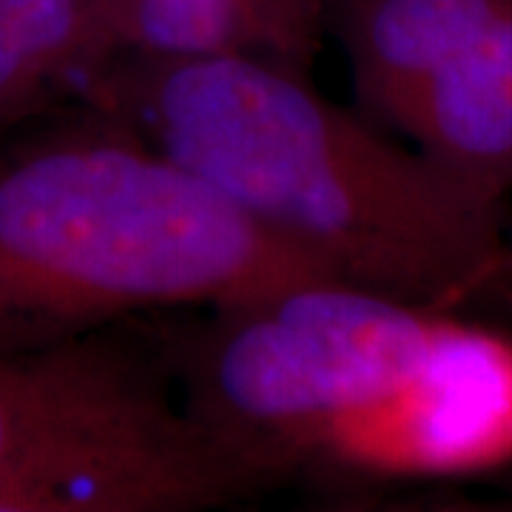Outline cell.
I'll list each match as a JSON object with an SVG mask.
<instances>
[{"mask_svg": "<svg viewBox=\"0 0 512 512\" xmlns=\"http://www.w3.org/2000/svg\"><path fill=\"white\" fill-rule=\"evenodd\" d=\"M328 0H89L86 80L120 55L254 57L308 72Z\"/></svg>", "mask_w": 512, "mask_h": 512, "instance_id": "8992f818", "label": "cell"}, {"mask_svg": "<svg viewBox=\"0 0 512 512\" xmlns=\"http://www.w3.org/2000/svg\"><path fill=\"white\" fill-rule=\"evenodd\" d=\"M393 128L473 197L504 205L512 188V3L410 94Z\"/></svg>", "mask_w": 512, "mask_h": 512, "instance_id": "52a82bcc", "label": "cell"}, {"mask_svg": "<svg viewBox=\"0 0 512 512\" xmlns=\"http://www.w3.org/2000/svg\"><path fill=\"white\" fill-rule=\"evenodd\" d=\"M512 0H328L356 100L393 126L410 94L493 23Z\"/></svg>", "mask_w": 512, "mask_h": 512, "instance_id": "ba28073f", "label": "cell"}, {"mask_svg": "<svg viewBox=\"0 0 512 512\" xmlns=\"http://www.w3.org/2000/svg\"><path fill=\"white\" fill-rule=\"evenodd\" d=\"M311 458L379 478H467L512 464V336L450 313L410 373L316 430Z\"/></svg>", "mask_w": 512, "mask_h": 512, "instance_id": "5b68a950", "label": "cell"}, {"mask_svg": "<svg viewBox=\"0 0 512 512\" xmlns=\"http://www.w3.org/2000/svg\"><path fill=\"white\" fill-rule=\"evenodd\" d=\"M86 92V106L137 128L348 285L453 311L507 268L501 205L322 97L308 72L254 57L120 55Z\"/></svg>", "mask_w": 512, "mask_h": 512, "instance_id": "6da1fadb", "label": "cell"}, {"mask_svg": "<svg viewBox=\"0 0 512 512\" xmlns=\"http://www.w3.org/2000/svg\"><path fill=\"white\" fill-rule=\"evenodd\" d=\"M0 15L37 106L72 77H86L89 0H0Z\"/></svg>", "mask_w": 512, "mask_h": 512, "instance_id": "9c48e42d", "label": "cell"}, {"mask_svg": "<svg viewBox=\"0 0 512 512\" xmlns=\"http://www.w3.org/2000/svg\"><path fill=\"white\" fill-rule=\"evenodd\" d=\"M35 109V97H32L26 80H23L15 46L9 40L6 23H3V15H0V126H9V123H15V120L26 117L29 111Z\"/></svg>", "mask_w": 512, "mask_h": 512, "instance_id": "30bf717a", "label": "cell"}, {"mask_svg": "<svg viewBox=\"0 0 512 512\" xmlns=\"http://www.w3.org/2000/svg\"><path fill=\"white\" fill-rule=\"evenodd\" d=\"M450 313L311 282L143 328L194 416L296 470L325 421L419 365Z\"/></svg>", "mask_w": 512, "mask_h": 512, "instance_id": "277c9868", "label": "cell"}, {"mask_svg": "<svg viewBox=\"0 0 512 512\" xmlns=\"http://www.w3.org/2000/svg\"><path fill=\"white\" fill-rule=\"evenodd\" d=\"M291 473L194 416L143 325L0 353V512H200Z\"/></svg>", "mask_w": 512, "mask_h": 512, "instance_id": "3957f363", "label": "cell"}, {"mask_svg": "<svg viewBox=\"0 0 512 512\" xmlns=\"http://www.w3.org/2000/svg\"><path fill=\"white\" fill-rule=\"evenodd\" d=\"M342 282L109 111L0 154V353Z\"/></svg>", "mask_w": 512, "mask_h": 512, "instance_id": "7a4b0ae2", "label": "cell"}]
</instances>
